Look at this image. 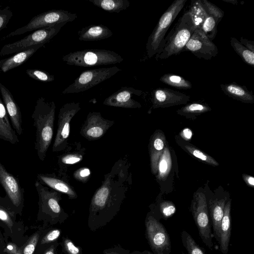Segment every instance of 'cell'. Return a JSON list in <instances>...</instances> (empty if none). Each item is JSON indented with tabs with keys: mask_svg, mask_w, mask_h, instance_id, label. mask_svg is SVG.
Here are the masks:
<instances>
[{
	"mask_svg": "<svg viewBox=\"0 0 254 254\" xmlns=\"http://www.w3.org/2000/svg\"><path fill=\"white\" fill-rule=\"evenodd\" d=\"M230 45L245 63L254 67V53L249 50L235 37L231 38Z\"/></svg>",
	"mask_w": 254,
	"mask_h": 254,
	"instance_id": "cell-29",
	"label": "cell"
},
{
	"mask_svg": "<svg viewBox=\"0 0 254 254\" xmlns=\"http://www.w3.org/2000/svg\"><path fill=\"white\" fill-rule=\"evenodd\" d=\"M160 210L165 217H169L176 211V207L171 202L165 201L160 204Z\"/></svg>",
	"mask_w": 254,
	"mask_h": 254,
	"instance_id": "cell-41",
	"label": "cell"
},
{
	"mask_svg": "<svg viewBox=\"0 0 254 254\" xmlns=\"http://www.w3.org/2000/svg\"><path fill=\"white\" fill-rule=\"evenodd\" d=\"M90 174V170L87 168L81 170L80 172V175L82 177L88 176Z\"/></svg>",
	"mask_w": 254,
	"mask_h": 254,
	"instance_id": "cell-49",
	"label": "cell"
},
{
	"mask_svg": "<svg viewBox=\"0 0 254 254\" xmlns=\"http://www.w3.org/2000/svg\"><path fill=\"white\" fill-rule=\"evenodd\" d=\"M210 110V108L206 105L194 102L184 106L178 110V112L182 115H194L207 112Z\"/></svg>",
	"mask_w": 254,
	"mask_h": 254,
	"instance_id": "cell-33",
	"label": "cell"
},
{
	"mask_svg": "<svg viewBox=\"0 0 254 254\" xmlns=\"http://www.w3.org/2000/svg\"><path fill=\"white\" fill-rule=\"evenodd\" d=\"M121 70L116 66L84 70L63 90L62 94L77 93L86 91L110 78Z\"/></svg>",
	"mask_w": 254,
	"mask_h": 254,
	"instance_id": "cell-9",
	"label": "cell"
},
{
	"mask_svg": "<svg viewBox=\"0 0 254 254\" xmlns=\"http://www.w3.org/2000/svg\"><path fill=\"white\" fill-rule=\"evenodd\" d=\"M0 254H7L6 253H4L3 252L0 251Z\"/></svg>",
	"mask_w": 254,
	"mask_h": 254,
	"instance_id": "cell-54",
	"label": "cell"
},
{
	"mask_svg": "<svg viewBox=\"0 0 254 254\" xmlns=\"http://www.w3.org/2000/svg\"><path fill=\"white\" fill-rule=\"evenodd\" d=\"M186 149L193 156L209 164L218 166L219 164L211 156L204 154L199 149L190 145H186Z\"/></svg>",
	"mask_w": 254,
	"mask_h": 254,
	"instance_id": "cell-38",
	"label": "cell"
},
{
	"mask_svg": "<svg viewBox=\"0 0 254 254\" xmlns=\"http://www.w3.org/2000/svg\"><path fill=\"white\" fill-rule=\"evenodd\" d=\"M13 15L9 6L2 8L0 5V32L5 28Z\"/></svg>",
	"mask_w": 254,
	"mask_h": 254,
	"instance_id": "cell-40",
	"label": "cell"
},
{
	"mask_svg": "<svg viewBox=\"0 0 254 254\" xmlns=\"http://www.w3.org/2000/svg\"><path fill=\"white\" fill-rule=\"evenodd\" d=\"M103 129L100 127H93L88 129L86 134L88 136L97 138L100 137L103 133Z\"/></svg>",
	"mask_w": 254,
	"mask_h": 254,
	"instance_id": "cell-43",
	"label": "cell"
},
{
	"mask_svg": "<svg viewBox=\"0 0 254 254\" xmlns=\"http://www.w3.org/2000/svg\"><path fill=\"white\" fill-rule=\"evenodd\" d=\"M37 191L38 212L37 220L43 222V226L63 223L68 218V214L60 206L58 194L50 190L37 180L34 184Z\"/></svg>",
	"mask_w": 254,
	"mask_h": 254,
	"instance_id": "cell-3",
	"label": "cell"
},
{
	"mask_svg": "<svg viewBox=\"0 0 254 254\" xmlns=\"http://www.w3.org/2000/svg\"><path fill=\"white\" fill-rule=\"evenodd\" d=\"M191 208L201 238L208 248H211L212 243L210 224L206 198L203 193L199 192L194 195Z\"/></svg>",
	"mask_w": 254,
	"mask_h": 254,
	"instance_id": "cell-10",
	"label": "cell"
},
{
	"mask_svg": "<svg viewBox=\"0 0 254 254\" xmlns=\"http://www.w3.org/2000/svg\"><path fill=\"white\" fill-rule=\"evenodd\" d=\"M62 234V230L57 228L45 229L38 242V246L45 245L57 242Z\"/></svg>",
	"mask_w": 254,
	"mask_h": 254,
	"instance_id": "cell-32",
	"label": "cell"
},
{
	"mask_svg": "<svg viewBox=\"0 0 254 254\" xmlns=\"http://www.w3.org/2000/svg\"><path fill=\"white\" fill-rule=\"evenodd\" d=\"M81 158L73 155H69L63 158L62 162L66 164H73L80 161Z\"/></svg>",
	"mask_w": 254,
	"mask_h": 254,
	"instance_id": "cell-46",
	"label": "cell"
},
{
	"mask_svg": "<svg viewBox=\"0 0 254 254\" xmlns=\"http://www.w3.org/2000/svg\"><path fill=\"white\" fill-rule=\"evenodd\" d=\"M223 1L225 2L230 3L233 4L237 5L238 4V1L237 0H222Z\"/></svg>",
	"mask_w": 254,
	"mask_h": 254,
	"instance_id": "cell-51",
	"label": "cell"
},
{
	"mask_svg": "<svg viewBox=\"0 0 254 254\" xmlns=\"http://www.w3.org/2000/svg\"><path fill=\"white\" fill-rule=\"evenodd\" d=\"M159 176L163 178L169 173L171 167V159L167 148L163 150L159 162Z\"/></svg>",
	"mask_w": 254,
	"mask_h": 254,
	"instance_id": "cell-34",
	"label": "cell"
},
{
	"mask_svg": "<svg viewBox=\"0 0 254 254\" xmlns=\"http://www.w3.org/2000/svg\"><path fill=\"white\" fill-rule=\"evenodd\" d=\"M0 184L13 205L16 214L21 215L24 203V189L18 178L8 172L0 160Z\"/></svg>",
	"mask_w": 254,
	"mask_h": 254,
	"instance_id": "cell-12",
	"label": "cell"
},
{
	"mask_svg": "<svg viewBox=\"0 0 254 254\" xmlns=\"http://www.w3.org/2000/svg\"><path fill=\"white\" fill-rule=\"evenodd\" d=\"M93 4L109 12L119 13L130 5L128 0H89Z\"/></svg>",
	"mask_w": 254,
	"mask_h": 254,
	"instance_id": "cell-26",
	"label": "cell"
},
{
	"mask_svg": "<svg viewBox=\"0 0 254 254\" xmlns=\"http://www.w3.org/2000/svg\"><path fill=\"white\" fill-rule=\"evenodd\" d=\"M220 88L226 95L235 100L246 103H253L254 96L246 86L236 82L220 84Z\"/></svg>",
	"mask_w": 254,
	"mask_h": 254,
	"instance_id": "cell-22",
	"label": "cell"
},
{
	"mask_svg": "<svg viewBox=\"0 0 254 254\" xmlns=\"http://www.w3.org/2000/svg\"><path fill=\"white\" fill-rule=\"evenodd\" d=\"M56 105L43 97L36 103L31 117L35 127V149L40 160L44 161L53 135Z\"/></svg>",
	"mask_w": 254,
	"mask_h": 254,
	"instance_id": "cell-1",
	"label": "cell"
},
{
	"mask_svg": "<svg viewBox=\"0 0 254 254\" xmlns=\"http://www.w3.org/2000/svg\"><path fill=\"white\" fill-rule=\"evenodd\" d=\"M129 251L125 250L119 246H116L103 251V254H129Z\"/></svg>",
	"mask_w": 254,
	"mask_h": 254,
	"instance_id": "cell-42",
	"label": "cell"
},
{
	"mask_svg": "<svg viewBox=\"0 0 254 254\" xmlns=\"http://www.w3.org/2000/svg\"><path fill=\"white\" fill-rule=\"evenodd\" d=\"M146 236L155 254H169L170 241L164 226L153 216H147L145 221Z\"/></svg>",
	"mask_w": 254,
	"mask_h": 254,
	"instance_id": "cell-11",
	"label": "cell"
},
{
	"mask_svg": "<svg viewBox=\"0 0 254 254\" xmlns=\"http://www.w3.org/2000/svg\"><path fill=\"white\" fill-rule=\"evenodd\" d=\"M64 22L37 29L24 38L4 45L0 50V57L18 53L50 41L66 24Z\"/></svg>",
	"mask_w": 254,
	"mask_h": 254,
	"instance_id": "cell-7",
	"label": "cell"
},
{
	"mask_svg": "<svg viewBox=\"0 0 254 254\" xmlns=\"http://www.w3.org/2000/svg\"><path fill=\"white\" fill-rule=\"evenodd\" d=\"M225 204L226 198L209 201L213 231L217 241L220 239L221 223Z\"/></svg>",
	"mask_w": 254,
	"mask_h": 254,
	"instance_id": "cell-24",
	"label": "cell"
},
{
	"mask_svg": "<svg viewBox=\"0 0 254 254\" xmlns=\"http://www.w3.org/2000/svg\"><path fill=\"white\" fill-rule=\"evenodd\" d=\"M0 139L15 144L19 142L17 133L12 127L6 108L0 97Z\"/></svg>",
	"mask_w": 254,
	"mask_h": 254,
	"instance_id": "cell-21",
	"label": "cell"
},
{
	"mask_svg": "<svg viewBox=\"0 0 254 254\" xmlns=\"http://www.w3.org/2000/svg\"><path fill=\"white\" fill-rule=\"evenodd\" d=\"M77 17L76 13L63 9L47 11L34 16L26 25L11 32L1 40L62 22H71Z\"/></svg>",
	"mask_w": 254,
	"mask_h": 254,
	"instance_id": "cell-8",
	"label": "cell"
},
{
	"mask_svg": "<svg viewBox=\"0 0 254 254\" xmlns=\"http://www.w3.org/2000/svg\"><path fill=\"white\" fill-rule=\"evenodd\" d=\"M62 60L67 64L92 67L121 63L124 59L117 53L104 49H86L70 52Z\"/></svg>",
	"mask_w": 254,
	"mask_h": 254,
	"instance_id": "cell-5",
	"label": "cell"
},
{
	"mask_svg": "<svg viewBox=\"0 0 254 254\" xmlns=\"http://www.w3.org/2000/svg\"><path fill=\"white\" fill-rule=\"evenodd\" d=\"M19 247L20 246L14 242H7L6 243L3 252L7 254H14L16 253Z\"/></svg>",
	"mask_w": 254,
	"mask_h": 254,
	"instance_id": "cell-44",
	"label": "cell"
},
{
	"mask_svg": "<svg viewBox=\"0 0 254 254\" xmlns=\"http://www.w3.org/2000/svg\"><path fill=\"white\" fill-rule=\"evenodd\" d=\"M15 210L8 198L0 196V227L4 230L5 243L10 238L12 242L22 246L27 239L24 236L25 229L22 222L17 221Z\"/></svg>",
	"mask_w": 254,
	"mask_h": 254,
	"instance_id": "cell-6",
	"label": "cell"
},
{
	"mask_svg": "<svg viewBox=\"0 0 254 254\" xmlns=\"http://www.w3.org/2000/svg\"><path fill=\"white\" fill-rule=\"evenodd\" d=\"M0 92L12 127L16 133L20 135L23 132L20 109L11 92L1 83H0Z\"/></svg>",
	"mask_w": 254,
	"mask_h": 254,
	"instance_id": "cell-18",
	"label": "cell"
},
{
	"mask_svg": "<svg viewBox=\"0 0 254 254\" xmlns=\"http://www.w3.org/2000/svg\"><path fill=\"white\" fill-rule=\"evenodd\" d=\"M231 204L228 201L224 206L223 216L221 223L219 239L220 248L222 252L227 254L231 236Z\"/></svg>",
	"mask_w": 254,
	"mask_h": 254,
	"instance_id": "cell-23",
	"label": "cell"
},
{
	"mask_svg": "<svg viewBox=\"0 0 254 254\" xmlns=\"http://www.w3.org/2000/svg\"><path fill=\"white\" fill-rule=\"evenodd\" d=\"M200 1L207 13L201 29L212 41L215 38L217 25L223 17L224 12L216 5L207 0Z\"/></svg>",
	"mask_w": 254,
	"mask_h": 254,
	"instance_id": "cell-16",
	"label": "cell"
},
{
	"mask_svg": "<svg viewBox=\"0 0 254 254\" xmlns=\"http://www.w3.org/2000/svg\"><path fill=\"white\" fill-rule=\"evenodd\" d=\"M195 29L191 15L188 10L179 19L165 37L164 46L161 52L156 55V60H165L179 54L183 51Z\"/></svg>",
	"mask_w": 254,
	"mask_h": 254,
	"instance_id": "cell-2",
	"label": "cell"
},
{
	"mask_svg": "<svg viewBox=\"0 0 254 254\" xmlns=\"http://www.w3.org/2000/svg\"><path fill=\"white\" fill-rule=\"evenodd\" d=\"M142 91L131 87H123L105 99L103 104L128 108H140L141 105L132 98L133 95L140 96Z\"/></svg>",
	"mask_w": 254,
	"mask_h": 254,
	"instance_id": "cell-17",
	"label": "cell"
},
{
	"mask_svg": "<svg viewBox=\"0 0 254 254\" xmlns=\"http://www.w3.org/2000/svg\"><path fill=\"white\" fill-rule=\"evenodd\" d=\"M182 135L186 139L189 140L192 136V131L188 128H185L183 130Z\"/></svg>",
	"mask_w": 254,
	"mask_h": 254,
	"instance_id": "cell-47",
	"label": "cell"
},
{
	"mask_svg": "<svg viewBox=\"0 0 254 254\" xmlns=\"http://www.w3.org/2000/svg\"><path fill=\"white\" fill-rule=\"evenodd\" d=\"M26 74L31 78L42 82H48L55 80V76L46 71L38 69H28Z\"/></svg>",
	"mask_w": 254,
	"mask_h": 254,
	"instance_id": "cell-35",
	"label": "cell"
},
{
	"mask_svg": "<svg viewBox=\"0 0 254 254\" xmlns=\"http://www.w3.org/2000/svg\"><path fill=\"white\" fill-rule=\"evenodd\" d=\"M129 254H148V253L146 251H144L143 252H140L138 251H134L132 253H130Z\"/></svg>",
	"mask_w": 254,
	"mask_h": 254,
	"instance_id": "cell-52",
	"label": "cell"
},
{
	"mask_svg": "<svg viewBox=\"0 0 254 254\" xmlns=\"http://www.w3.org/2000/svg\"><path fill=\"white\" fill-rule=\"evenodd\" d=\"M187 1V0L174 1L161 15L148 37L146 43V51L149 58H151L161 52L164 45L165 36L168 30Z\"/></svg>",
	"mask_w": 254,
	"mask_h": 254,
	"instance_id": "cell-4",
	"label": "cell"
},
{
	"mask_svg": "<svg viewBox=\"0 0 254 254\" xmlns=\"http://www.w3.org/2000/svg\"><path fill=\"white\" fill-rule=\"evenodd\" d=\"M240 42L252 52L254 53V42L245 39L241 37L239 40Z\"/></svg>",
	"mask_w": 254,
	"mask_h": 254,
	"instance_id": "cell-45",
	"label": "cell"
},
{
	"mask_svg": "<svg viewBox=\"0 0 254 254\" xmlns=\"http://www.w3.org/2000/svg\"><path fill=\"white\" fill-rule=\"evenodd\" d=\"M80 109L79 103L74 102L66 103L60 109L57 133L53 146V151L63 149L64 143L69 135L70 121Z\"/></svg>",
	"mask_w": 254,
	"mask_h": 254,
	"instance_id": "cell-14",
	"label": "cell"
},
{
	"mask_svg": "<svg viewBox=\"0 0 254 254\" xmlns=\"http://www.w3.org/2000/svg\"><path fill=\"white\" fill-rule=\"evenodd\" d=\"M60 243L64 254H82V249L76 246L68 237L63 236Z\"/></svg>",
	"mask_w": 254,
	"mask_h": 254,
	"instance_id": "cell-37",
	"label": "cell"
},
{
	"mask_svg": "<svg viewBox=\"0 0 254 254\" xmlns=\"http://www.w3.org/2000/svg\"><path fill=\"white\" fill-rule=\"evenodd\" d=\"M5 245L6 243L3 235L1 233V231H0V251L3 252Z\"/></svg>",
	"mask_w": 254,
	"mask_h": 254,
	"instance_id": "cell-48",
	"label": "cell"
},
{
	"mask_svg": "<svg viewBox=\"0 0 254 254\" xmlns=\"http://www.w3.org/2000/svg\"><path fill=\"white\" fill-rule=\"evenodd\" d=\"M165 140L164 137L162 134L158 135L154 138L153 142V147L154 151H153L152 157V166L154 170L155 173L157 171L158 160L161 157L164 149Z\"/></svg>",
	"mask_w": 254,
	"mask_h": 254,
	"instance_id": "cell-31",
	"label": "cell"
},
{
	"mask_svg": "<svg viewBox=\"0 0 254 254\" xmlns=\"http://www.w3.org/2000/svg\"><path fill=\"white\" fill-rule=\"evenodd\" d=\"M46 227L43 226L28 237L26 241L21 246L22 254H34L39 239Z\"/></svg>",
	"mask_w": 254,
	"mask_h": 254,
	"instance_id": "cell-30",
	"label": "cell"
},
{
	"mask_svg": "<svg viewBox=\"0 0 254 254\" xmlns=\"http://www.w3.org/2000/svg\"><path fill=\"white\" fill-rule=\"evenodd\" d=\"M44 44H40L29 49L17 53L9 58L0 60V70L3 72L14 68L25 63L32 55Z\"/></svg>",
	"mask_w": 254,
	"mask_h": 254,
	"instance_id": "cell-20",
	"label": "cell"
},
{
	"mask_svg": "<svg viewBox=\"0 0 254 254\" xmlns=\"http://www.w3.org/2000/svg\"><path fill=\"white\" fill-rule=\"evenodd\" d=\"M113 32L103 24H91L82 28L78 32L80 41H91L104 40L111 37Z\"/></svg>",
	"mask_w": 254,
	"mask_h": 254,
	"instance_id": "cell-19",
	"label": "cell"
},
{
	"mask_svg": "<svg viewBox=\"0 0 254 254\" xmlns=\"http://www.w3.org/2000/svg\"><path fill=\"white\" fill-rule=\"evenodd\" d=\"M246 176L245 177V179H247V181L250 185L253 186L254 185V178L252 176Z\"/></svg>",
	"mask_w": 254,
	"mask_h": 254,
	"instance_id": "cell-50",
	"label": "cell"
},
{
	"mask_svg": "<svg viewBox=\"0 0 254 254\" xmlns=\"http://www.w3.org/2000/svg\"><path fill=\"white\" fill-rule=\"evenodd\" d=\"M14 254H22L21 246L19 247L16 253Z\"/></svg>",
	"mask_w": 254,
	"mask_h": 254,
	"instance_id": "cell-53",
	"label": "cell"
},
{
	"mask_svg": "<svg viewBox=\"0 0 254 254\" xmlns=\"http://www.w3.org/2000/svg\"><path fill=\"white\" fill-rule=\"evenodd\" d=\"M182 240L189 254H205L191 236L185 231L182 233Z\"/></svg>",
	"mask_w": 254,
	"mask_h": 254,
	"instance_id": "cell-36",
	"label": "cell"
},
{
	"mask_svg": "<svg viewBox=\"0 0 254 254\" xmlns=\"http://www.w3.org/2000/svg\"><path fill=\"white\" fill-rule=\"evenodd\" d=\"M189 11L191 15L195 28H201L207 15L200 0H191Z\"/></svg>",
	"mask_w": 254,
	"mask_h": 254,
	"instance_id": "cell-28",
	"label": "cell"
},
{
	"mask_svg": "<svg viewBox=\"0 0 254 254\" xmlns=\"http://www.w3.org/2000/svg\"><path fill=\"white\" fill-rule=\"evenodd\" d=\"M37 179L43 185H46L54 190L65 193L70 197H75L74 192L66 184L56 178L52 175L38 174L37 175Z\"/></svg>",
	"mask_w": 254,
	"mask_h": 254,
	"instance_id": "cell-25",
	"label": "cell"
},
{
	"mask_svg": "<svg viewBox=\"0 0 254 254\" xmlns=\"http://www.w3.org/2000/svg\"><path fill=\"white\" fill-rule=\"evenodd\" d=\"M60 245L58 241L45 245H37L34 254H59L58 248Z\"/></svg>",
	"mask_w": 254,
	"mask_h": 254,
	"instance_id": "cell-39",
	"label": "cell"
},
{
	"mask_svg": "<svg viewBox=\"0 0 254 254\" xmlns=\"http://www.w3.org/2000/svg\"><path fill=\"white\" fill-rule=\"evenodd\" d=\"M184 51L190 52L195 57L205 60L211 59L218 53L215 44L199 28H195L182 52Z\"/></svg>",
	"mask_w": 254,
	"mask_h": 254,
	"instance_id": "cell-13",
	"label": "cell"
},
{
	"mask_svg": "<svg viewBox=\"0 0 254 254\" xmlns=\"http://www.w3.org/2000/svg\"><path fill=\"white\" fill-rule=\"evenodd\" d=\"M153 107L166 108L186 104L190 99L189 95L166 88H158L152 92Z\"/></svg>",
	"mask_w": 254,
	"mask_h": 254,
	"instance_id": "cell-15",
	"label": "cell"
},
{
	"mask_svg": "<svg viewBox=\"0 0 254 254\" xmlns=\"http://www.w3.org/2000/svg\"><path fill=\"white\" fill-rule=\"evenodd\" d=\"M159 80L165 84L178 89H190L192 88V84L190 81L176 74L166 73L163 75Z\"/></svg>",
	"mask_w": 254,
	"mask_h": 254,
	"instance_id": "cell-27",
	"label": "cell"
}]
</instances>
